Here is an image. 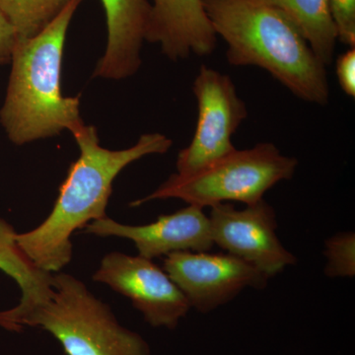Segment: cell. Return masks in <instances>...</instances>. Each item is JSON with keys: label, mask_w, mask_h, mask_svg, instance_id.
<instances>
[{"label": "cell", "mask_w": 355, "mask_h": 355, "mask_svg": "<svg viewBox=\"0 0 355 355\" xmlns=\"http://www.w3.org/2000/svg\"><path fill=\"white\" fill-rule=\"evenodd\" d=\"M72 0H0V13L15 30L17 40L41 32Z\"/></svg>", "instance_id": "obj_15"}, {"label": "cell", "mask_w": 355, "mask_h": 355, "mask_svg": "<svg viewBox=\"0 0 355 355\" xmlns=\"http://www.w3.org/2000/svg\"><path fill=\"white\" fill-rule=\"evenodd\" d=\"M164 270L198 312H211L247 287L263 289L270 277L230 254L181 251L167 254Z\"/></svg>", "instance_id": "obj_7"}, {"label": "cell", "mask_w": 355, "mask_h": 355, "mask_svg": "<svg viewBox=\"0 0 355 355\" xmlns=\"http://www.w3.org/2000/svg\"><path fill=\"white\" fill-rule=\"evenodd\" d=\"M284 13L300 30L326 67L333 64L338 35L328 0H258Z\"/></svg>", "instance_id": "obj_14"}, {"label": "cell", "mask_w": 355, "mask_h": 355, "mask_svg": "<svg viewBox=\"0 0 355 355\" xmlns=\"http://www.w3.org/2000/svg\"><path fill=\"white\" fill-rule=\"evenodd\" d=\"M12 226L0 218V270L15 280L22 297L16 307L0 312V327L11 322L50 299L53 294V273L40 270L18 245Z\"/></svg>", "instance_id": "obj_13"}, {"label": "cell", "mask_w": 355, "mask_h": 355, "mask_svg": "<svg viewBox=\"0 0 355 355\" xmlns=\"http://www.w3.org/2000/svg\"><path fill=\"white\" fill-rule=\"evenodd\" d=\"M209 219L214 244L268 277L297 261L280 243L275 209L265 200L241 210L229 202L219 203L210 207Z\"/></svg>", "instance_id": "obj_8"}, {"label": "cell", "mask_w": 355, "mask_h": 355, "mask_svg": "<svg viewBox=\"0 0 355 355\" xmlns=\"http://www.w3.org/2000/svg\"><path fill=\"white\" fill-rule=\"evenodd\" d=\"M51 286L48 301L14 320L6 330L43 329L57 338L67 355H151L146 340L121 326L111 308L73 275H53Z\"/></svg>", "instance_id": "obj_4"}, {"label": "cell", "mask_w": 355, "mask_h": 355, "mask_svg": "<svg viewBox=\"0 0 355 355\" xmlns=\"http://www.w3.org/2000/svg\"><path fill=\"white\" fill-rule=\"evenodd\" d=\"M338 41L355 46V0H328Z\"/></svg>", "instance_id": "obj_17"}, {"label": "cell", "mask_w": 355, "mask_h": 355, "mask_svg": "<svg viewBox=\"0 0 355 355\" xmlns=\"http://www.w3.org/2000/svg\"><path fill=\"white\" fill-rule=\"evenodd\" d=\"M83 0H72L50 24L29 39L17 40L0 123L17 146L73 132L83 125L79 96L65 97L60 85L67 30Z\"/></svg>", "instance_id": "obj_3"}, {"label": "cell", "mask_w": 355, "mask_h": 355, "mask_svg": "<svg viewBox=\"0 0 355 355\" xmlns=\"http://www.w3.org/2000/svg\"><path fill=\"white\" fill-rule=\"evenodd\" d=\"M198 102L197 128L191 144L178 154L177 174L190 175L236 150L233 135L248 116L231 77L200 65L193 84Z\"/></svg>", "instance_id": "obj_6"}, {"label": "cell", "mask_w": 355, "mask_h": 355, "mask_svg": "<svg viewBox=\"0 0 355 355\" xmlns=\"http://www.w3.org/2000/svg\"><path fill=\"white\" fill-rule=\"evenodd\" d=\"M16 41L15 30L0 13V64L10 62Z\"/></svg>", "instance_id": "obj_19"}, {"label": "cell", "mask_w": 355, "mask_h": 355, "mask_svg": "<svg viewBox=\"0 0 355 355\" xmlns=\"http://www.w3.org/2000/svg\"><path fill=\"white\" fill-rule=\"evenodd\" d=\"M113 291L132 300L154 328H176L191 309L181 289L153 260L113 252L105 256L93 275Z\"/></svg>", "instance_id": "obj_9"}, {"label": "cell", "mask_w": 355, "mask_h": 355, "mask_svg": "<svg viewBox=\"0 0 355 355\" xmlns=\"http://www.w3.org/2000/svg\"><path fill=\"white\" fill-rule=\"evenodd\" d=\"M217 37L234 67H258L311 104L326 106L331 90L327 67L284 13L258 0H202Z\"/></svg>", "instance_id": "obj_2"}, {"label": "cell", "mask_w": 355, "mask_h": 355, "mask_svg": "<svg viewBox=\"0 0 355 355\" xmlns=\"http://www.w3.org/2000/svg\"><path fill=\"white\" fill-rule=\"evenodd\" d=\"M297 166L295 157L284 155L270 142H261L252 148L236 149L193 174H173L153 193L130 205L167 198L202 209L228 202L254 205L275 184L291 180Z\"/></svg>", "instance_id": "obj_5"}, {"label": "cell", "mask_w": 355, "mask_h": 355, "mask_svg": "<svg viewBox=\"0 0 355 355\" xmlns=\"http://www.w3.org/2000/svg\"><path fill=\"white\" fill-rule=\"evenodd\" d=\"M355 236L338 233L326 241L324 273L329 277H354L355 275Z\"/></svg>", "instance_id": "obj_16"}, {"label": "cell", "mask_w": 355, "mask_h": 355, "mask_svg": "<svg viewBox=\"0 0 355 355\" xmlns=\"http://www.w3.org/2000/svg\"><path fill=\"white\" fill-rule=\"evenodd\" d=\"M150 6L146 41L160 44L166 57L177 62L216 51L217 36L202 0H153Z\"/></svg>", "instance_id": "obj_11"}, {"label": "cell", "mask_w": 355, "mask_h": 355, "mask_svg": "<svg viewBox=\"0 0 355 355\" xmlns=\"http://www.w3.org/2000/svg\"><path fill=\"white\" fill-rule=\"evenodd\" d=\"M336 72L343 92L355 97V46L349 48L336 60Z\"/></svg>", "instance_id": "obj_18"}, {"label": "cell", "mask_w": 355, "mask_h": 355, "mask_svg": "<svg viewBox=\"0 0 355 355\" xmlns=\"http://www.w3.org/2000/svg\"><path fill=\"white\" fill-rule=\"evenodd\" d=\"M106 15L108 43L96 67L95 77L123 79L141 64L140 51L150 21L149 0H101Z\"/></svg>", "instance_id": "obj_12"}, {"label": "cell", "mask_w": 355, "mask_h": 355, "mask_svg": "<svg viewBox=\"0 0 355 355\" xmlns=\"http://www.w3.org/2000/svg\"><path fill=\"white\" fill-rule=\"evenodd\" d=\"M85 232L100 237H120L132 240L139 256L153 260L174 252H209L214 247L209 216L202 207L189 205L153 223L125 225L104 217L88 223Z\"/></svg>", "instance_id": "obj_10"}, {"label": "cell", "mask_w": 355, "mask_h": 355, "mask_svg": "<svg viewBox=\"0 0 355 355\" xmlns=\"http://www.w3.org/2000/svg\"><path fill=\"white\" fill-rule=\"evenodd\" d=\"M71 133L80 155L70 165L50 216L38 227L16 236L26 256L50 273L60 272L71 261L74 231L107 216L116 177L130 163L166 153L173 146L166 135L153 132L142 135L130 148L110 150L100 146L93 125L83 123Z\"/></svg>", "instance_id": "obj_1"}]
</instances>
